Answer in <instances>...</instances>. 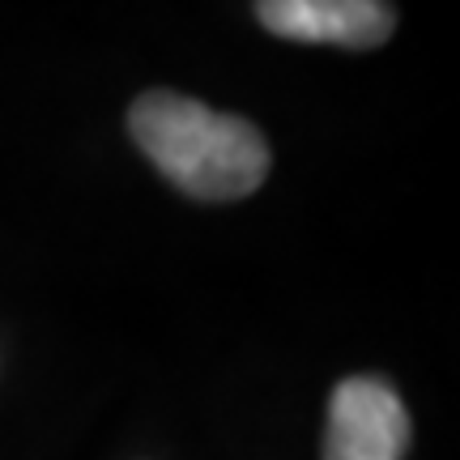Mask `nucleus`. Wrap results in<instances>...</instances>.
Returning a JSON list of instances; mask_svg holds the SVG:
<instances>
[{"instance_id": "2", "label": "nucleus", "mask_w": 460, "mask_h": 460, "mask_svg": "<svg viewBox=\"0 0 460 460\" xmlns=\"http://www.w3.org/2000/svg\"><path fill=\"white\" fill-rule=\"evenodd\" d=\"M410 413L384 379H345L329 401L324 460H405Z\"/></svg>"}, {"instance_id": "1", "label": "nucleus", "mask_w": 460, "mask_h": 460, "mask_svg": "<svg viewBox=\"0 0 460 460\" xmlns=\"http://www.w3.org/2000/svg\"><path fill=\"white\" fill-rule=\"evenodd\" d=\"M128 132L149 163L197 200L252 197L269 175V146L247 119L171 90L132 102Z\"/></svg>"}, {"instance_id": "3", "label": "nucleus", "mask_w": 460, "mask_h": 460, "mask_svg": "<svg viewBox=\"0 0 460 460\" xmlns=\"http://www.w3.org/2000/svg\"><path fill=\"white\" fill-rule=\"evenodd\" d=\"M256 17L281 39L349 51L379 48L396 26V9L379 0H264L256 4Z\"/></svg>"}]
</instances>
